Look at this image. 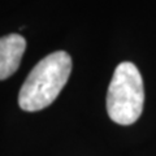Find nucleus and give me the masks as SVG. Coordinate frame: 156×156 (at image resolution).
<instances>
[{
  "label": "nucleus",
  "mask_w": 156,
  "mask_h": 156,
  "mask_svg": "<svg viewBox=\"0 0 156 156\" xmlns=\"http://www.w3.org/2000/svg\"><path fill=\"white\" fill-rule=\"evenodd\" d=\"M72 72V57L65 51H56L43 57L29 73L18 94L22 111L37 112L52 104L64 89Z\"/></svg>",
  "instance_id": "f257e3e1"
},
{
  "label": "nucleus",
  "mask_w": 156,
  "mask_h": 156,
  "mask_svg": "<svg viewBox=\"0 0 156 156\" xmlns=\"http://www.w3.org/2000/svg\"><path fill=\"white\" fill-rule=\"evenodd\" d=\"M144 103L142 76L133 62L117 65L107 94V112L119 125H131L140 117Z\"/></svg>",
  "instance_id": "f03ea898"
},
{
  "label": "nucleus",
  "mask_w": 156,
  "mask_h": 156,
  "mask_svg": "<svg viewBox=\"0 0 156 156\" xmlns=\"http://www.w3.org/2000/svg\"><path fill=\"white\" fill-rule=\"evenodd\" d=\"M25 50L26 41L20 34H9L0 38V81L16 73Z\"/></svg>",
  "instance_id": "7ed1b4c3"
}]
</instances>
